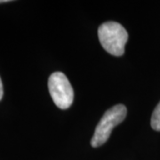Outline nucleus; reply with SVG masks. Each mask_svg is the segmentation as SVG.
Here are the masks:
<instances>
[{
	"mask_svg": "<svg viewBox=\"0 0 160 160\" xmlns=\"http://www.w3.org/2000/svg\"><path fill=\"white\" fill-rule=\"evenodd\" d=\"M3 95H4V88H3V83H2V80H1V78H0V101L2 100Z\"/></svg>",
	"mask_w": 160,
	"mask_h": 160,
	"instance_id": "5",
	"label": "nucleus"
},
{
	"mask_svg": "<svg viewBox=\"0 0 160 160\" xmlns=\"http://www.w3.org/2000/svg\"><path fill=\"white\" fill-rule=\"evenodd\" d=\"M8 2H11V0H0V4H2V3H8Z\"/></svg>",
	"mask_w": 160,
	"mask_h": 160,
	"instance_id": "6",
	"label": "nucleus"
},
{
	"mask_svg": "<svg viewBox=\"0 0 160 160\" xmlns=\"http://www.w3.org/2000/svg\"><path fill=\"white\" fill-rule=\"evenodd\" d=\"M48 88L53 102L59 109H67L72 105L74 91L62 72H54L49 77Z\"/></svg>",
	"mask_w": 160,
	"mask_h": 160,
	"instance_id": "3",
	"label": "nucleus"
},
{
	"mask_svg": "<svg viewBox=\"0 0 160 160\" xmlns=\"http://www.w3.org/2000/svg\"><path fill=\"white\" fill-rule=\"evenodd\" d=\"M98 37L101 45L109 53L115 56L124 54L128 33L121 24L115 22L102 23L98 29Z\"/></svg>",
	"mask_w": 160,
	"mask_h": 160,
	"instance_id": "1",
	"label": "nucleus"
},
{
	"mask_svg": "<svg viewBox=\"0 0 160 160\" xmlns=\"http://www.w3.org/2000/svg\"><path fill=\"white\" fill-rule=\"evenodd\" d=\"M126 107L123 104H118L108 109L95 128L94 134L91 140L92 147L97 148L106 142L113 128L126 118Z\"/></svg>",
	"mask_w": 160,
	"mask_h": 160,
	"instance_id": "2",
	"label": "nucleus"
},
{
	"mask_svg": "<svg viewBox=\"0 0 160 160\" xmlns=\"http://www.w3.org/2000/svg\"><path fill=\"white\" fill-rule=\"evenodd\" d=\"M150 125L155 131H160V102L152 113Z\"/></svg>",
	"mask_w": 160,
	"mask_h": 160,
	"instance_id": "4",
	"label": "nucleus"
}]
</instances>
